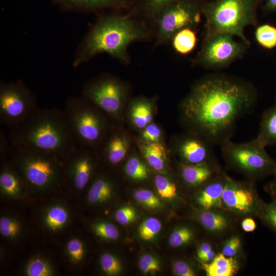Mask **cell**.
<instances>
[{
  "label": "cell",
  "mask_w": 276,
  "mask_h": 276,
  "mask_svg": "<svg viewBox=\"0 0 276 276\" xmlns=\"http://www.w3.org/2000/svg\"><path fill=\"white\" fill-rule=\"evenodd\" d=\"M122 0H52L63 10L84 11L118 5Z\"/></svg>",
  "instance_id": "18"
},
{
  "label": "cell",
  "mask_w": 276,
  "mask_h": 276,
  "mask_svg": "<svg viewBox=\"0 0 276 276\" xmlns=\"http://www.w3.org/2000/svg\"><path fill=\"white\" fill-rule=\"evenodd\" d=\"M257 136L266 147L276 144V103L263 112Z\"/></svg>",
  "instance_id": "19"
},
{
  "label": "cell",
  "mask_w": 276,
  "mask_h": 276,
  "mask_svg": "<svg viewBox=\"0 0 276 276\" xmlns=\"http://www.w3.org/2000/svg\"><path fill=\"white\" fill-rule=\"evenodd\" d=\"M146 35L145 28L129 16L117 14L101 16L79 43L73 65L77 67L103 53L128 62L129 45L144 39Z\"/></svg>",
  "instance_id": "3"
},
{
  "label": "cell",
  "mask_w": 276,
  "mask_h": 276,
  "mask_svg": "<svg viewBox=\"0 0 276 276\" xmlns=\"http://www.w3.org/2000/svg\"><path fill=\"white\" fill-rule=\"evenodd\" d=\"M174 272L179 276H194V269L183 261H176L173 266Z\"/></svg>",
  "instance_id": "44"
},
{
  "label": "cell",
  "mask_w": 276,
  "mask_h": 276,
  "mask_svg": "<svg viewBox=\"0 0 276 276\" xmlns=\"http://www.w3.org/2000/svg\"><path fill=\"white\" fill-rule=\"evenodd\" d=\"M221 146L223 157L231 167L252 177L276 174V161L268 154L265 145L258 136L241 143L230 140Z\"/></svg>",
  "instance_id": "7"
},
{
  "label": "cell",
  "mask_w": 276,
  "mask_h": 276,
  "mask_svg": "<svg viewBox=\"0 0 276 276\" xmlns=\"http://www.w3.org/2000/svg\"><path fill=\"white\" fill-rule=\"evenodd\" d=\"M112 194L110 182L105 178L99 177L91 185L87 193V199L91 203H100L108 200Z\"/></svg>",
  "instance_id": "24"
},
{
  "label": "cell",
  "mask_w": 276,
  "mask_h": 276,
  "mask_svg": "<svg viewBox=\"0 0 276 276\" xmlns=\"http://www.w3.org/2000/svg\"><path fill=\"white\" fill-rule=\"evenodd\" d=\"M66 250L70 259L75 263L81 262L85 255L84 244L78 238H73L68 241Z\"/></svg>",
  "instance_id": "38"
},
{
  "label": "cell",
  "mask_w": 276,
  "mask_h": 276,
  "mask_svg": "<svg viewBox=\"0 0 276 276\" xmlns=\"http://www.w3.org/2000/svg\"><path fill=\"white\" fill-rule=\"evenodd\" d=\"M33 93L21 80L0 82V122L9 130L21 125L37 108Z\"/></svg>",
  "instance_id": "8"
},
{
  "label": "cell",
  "mask_w": 276,
  "mask_h": 276,
  "mask_svg": "<svg viewBox=\"0 0 276 276\" xmlns=\"http://www.w3.org/2000/svg\"><path fill=\"white\" fill-rule=\"evenodd\" d=\"M174 50L180 55L191 52L197 43V36L194 28H185L177 33L171 39Z\"/></svg>",
  "instance_id": "23"
},
{
  "label": "cell",
  "mask_w": 276,
  "mask_h": 276,
  "mask_svg": "<svg viewBox=\"0 0 276 276\" xmlns=\"http://www.w3.org/2000/svg\"><path fill=\"white\" fill-rule=\"evenodd\" d=\"M200 10L193 0H177L159 15L156 44L167 42L179 30L195 28L200 22Z\"/></svg>",
  "instance_id": "10"
},
{
  "label": "cell",
  "mask_w": 276,
  "mask_h": 276,
  "mask_svg": "<svg viewBox=\"0 0 276 276\" xmlns=\"http://www.w3.org/2000/svg\"><path fill=\"white\" fill-rule=\"evenodd\" d=\"M265 9L269 12H276V0H266Z\"/></svg>",
  "instance_id": "48"
},
{
  "label": "cell",
  "mask_w": 276,
  "mask_h": 276,
  "mask_svg": "<svg viewBox=\"0 0 276 276\" xmlns=\"http://www.w3.org/2000/svg\"><path fill=\"white\" fill-rule=\"evenodd\" d=\"M20 225L15 219L9 217H3L0 219V233L7 238L13 239L20 233Z\"/></svg>",
  "instance_id": "36"
},
{
  "label": "cell",
  "mask_w": 276,
  "mask_h": 276,
  "mask_svg": "<svg viewBox=\"0 0 276 276\" xmlns=\"http://www.w3.org/2000/svg\"><path fill=\"white\" fill-rule=\"evenodd\" d=\"M199 219L202 226L211 232H219L227 225L226 218L221 214L205 210L199 215Z\"/></svg>",
  "instance_id": "27"
},
{
  "label": "cell",
  "mask_w": 276,
  "mask_h": 276,
  "mask_svg": "<svg viewBox=\"0 0 276 276\" xmlns=\"http://www.w3.org/2000/svg\"><path fill=\"white\" fill-rule=\"evenodd\" d=\"M25 273L28 276H50L53 274V270L45 260L34 258L28 264Z\"/></svg>",
  "instance_id": "32"
},
{
  "label": "cell",
  "mask_w": 276,
  "mask_h": 276,
  "mask_svg": "<svg viewBox=\"0 0 276 276\" xmlns=\"http://www.w3.org/2000/svg\"><path fill=\"white\" fill-rule=\"evenodd\" d=\"M212 249V247L210 244L208 243H202L197 249V254L198 257L200 259Z\"/></svg>",
  "instance_id": "47"
},
{
  "label": "cell",
  "mask_w": 276,
  "mask_h": 276,
  "mask_svg": "<svg viewBox=\"0 0 276 276\" xmlns=\"http://www.w3.org/2000/svg\"><path fill=\"white\" fill-rule=\"evenodd\" d=\"M265 218L268 224L276 231V200L266 209Z\"/></svg>",
  "instance_id": "45"
},
{
  "label": "cell",
  "mask_w": 276,
  "mask_h": 276,
  "mask_svg": "<svg viewBox=\"0 0 276 276\" xmlns=\"http://www.w3.org/2000/svg\"><path fill=\"white\" fill-rule=\"evenodd\" d=\"M125 172L131 178L136 180H143L148 178V171L146 165L137 157L133 156L127 161Z\"/></svg>",
  "instance_id": "29"
},
{
  "label": "cell",
  "mask_w": 276,
  "mask_h": 276,
  "mask_svg": "<svg viewBox=\"0 0 276 276\" xmlns=\"http://www.w3.org/2000/svg\"><path fill=\"white\" fill-rule=\"evenodd\" d=\"M91 151L78 147L63 163V181L65 178L76 190H83L90 180L94 169Z\"/></svg>",
  "instance_id": "12"
},
{
  "label": "cell",
  "mask_w": 276,
  "mask_h": 276,
  "mask_svg": "<svg viewBox=\"0 0 276 276\" xmlns=\"http://www.w3.org/2000/svg\"><path fill=\"white\" fill-rule=\"evenodd\" d=\"M177 0H145L148 11L152 15H160L167 7Z\"/></svg>",
  "instance_id": "41"
},
{
  "label": "cell",
  "mask_w": 276,
  "mask_h": 276,
  "mask_svg": "<svg viewBox=\"0 0 276 276\" xmlns=\"http://www.w3.org/2000/svg\"><path fill=\"white\" fill-rule=\"evenodd\" d=\"M128 149V145L125 139L115 134L109 137L104 145L103 156L109 164L116 165L124 158Z\"/></svg>",
  "instance_id": "20"
},
{
  "label": "cell",
  "mask_w": 276,
  "mask_h": 276,
  "mask_svg": "<svg viewBox=\"0 0 276 276\" xmlns=\"http://www.w3.org/2000/svg\"><path fill=\"white\" fill-rule=\"evenodd\" d=\"M9 156L27 187L32 190L52 189L63 181L64 162L54 156L12 146Z\"/></svg>",
  "instance_id": "5"
},
{
  "label": "cell",
  "mask_w": 276,
  "mask_h": 276,
  "mask_svg": "<svg viewBox=\"0 0 276 276\" xmlns=\"http://www.w3.org/2000/svg\"><path fill=\"white\" fill-rule=\"evenodd\" d=\"M271 189L273 192L276 195V178L273 182L271 183Z\"/></svg>",
  "instance_id": "50"
},
{
  "label": "cell",
  "mask_w": 276,
  "mask_h": 276,
  "mask_svg": "<svg viewBox=\"0 0 276 276\" xmlns=\"http://www.w3.org/2000/svg\"><path fill=\"white\" fill-rule=\"evenodd\" d=\"M68 213L63 206L56 205L50 207L44 215V223L52 231L62 228L68 220Z\"/></svg>",
  "instance_id": "26"
},
{
  "label": "cell",
  "mask_w": 276,
  "mask_h": 276,
  "mask_svg": "<svg viewBox=\"0 0 276 276\" xmlns=\"http://www.w3.org/2000/svg\"><path fill=\"white\" fill-rule=\"evenodd\" d=\"M97 236L106 240H114L118 238L119 232L117 227L107 222H99L93 226Z\"/></svg>",
  "instance_id": "35"
},
{
  "label": "cell",
  "mask_w": 276,
  "mask_h": 276,
  "mask_svg": "<svg viewBox=\"0 0 276 276\" xmlns=\"http://www.w3.org/2000/svg\"><path fill=\"white\" fill-rule=\"evenodd\" d=\"M63 111L78 147L91 150L97 147L106 130L102 111L82 96H73L67 98Z\"/></svg>",
  "instance_id": "6"
},
{
  "label": "cell",
  "mask_w": 276,
  "mask_h": 276,
  "mask_svg": "<svg viewBox=\"0 0 276 276\" xmlns=\"http://www.w3.org/2000/svg\"><path fill=\"white\" fill-rule=\"evenodd\" d=\"M81 96L104 113L116 117L122 108L124 91L117 80L106 77L85 84Z\"/></svg>",
  "instance_id": "11"
},
{
  "label": "cell",
  "mask_w": 276,
  "mask_h": 276,
  "mask_svg": "<svg viewBox=\"0 0 276 276\" xmlns=\"http://www.w3.org/2000/svg\"><path fill=\"white\" fill-rule=\"evenodd\" d=\"M203 267L208 276H232L237 270V263L233 257L219 254Z\"/></svg>",
  "instance_id": "21"
},
{
  "label": "cell",
  "mask_w": 276,
  "mask_h": 276,
  "mask_svg": "<svg viewBox=\"0 0 276 276\" xmlns=\"http://www.w3.org/2000/svg\"><path fill=\"white\" fill-rule=\"evenodd\" d=\"M242 229L246 232H253L256 228V224L255 221L251 218L244 219L242 223Z\"/></svg>",
  "instance_id": "46"
},
{
  "label": "cell",
  "mask_w": 276,
  "mask_h": 276,
  "mask_svg": "<svg viewBox=\"0 0 276 276\" xmlns=\"http://www.w3.org/2000/svg\"><path fill=\"white\" fill-rule=\"evenodd\" d=\"M254 195L249 185L228 178L223 191L222 202L232 210L246 213L255 206Z\"/></svg>",
  "instance_id": "13"
},
{
  "label": "cell",
  "mask_w": 276,
  "mask_h": 276,
  "mask_svg": "<svg viewBox=\"0 0 276 276\" xmlns=\"http://www.w3.org/2000/svg\"><path fill=\"white\" fill-rule=\"evenodd\" d=\"M162 228L160 221L154 217L145 219L139 226V234L144 241H150L155 238Z\"/></svg>",
  "instance_id": "30"
},
{
  "label": "cell",
  "mask_w": 276,
  "mask_h": 276,
  "mask_svg": "<svg viewBox=\"0 0 276 276\" xmlns=\"http://www.w3.org/2000/svg\"><path fill=\"white\" fill-rule=\"evenodd\" d=\"M260 0H215L202 9L205 18V38L228 33L249 45L244 29L257 22L256 10Z\"/></svg>",
  "instance_id": "4"
},
{
  "label": "cell",
  "mask_w": 276,
  "mask_h": 276,
  "mask_svg": "<svg viewBox=\"0 0 276 276\" xmlns=\"http://www.w3.org/2000/svg\"><path fill=\"white\" fill-rule=\"evenodd\" d=\"M241 246V241L237 237H232L224 244L222 254L228 257H234L238 252Z\"/></svg>",
  "instance_id": "43"
},
{
  "label": "cell",
  "mask_w": 276,
  "mask_h": 276,
  "mask_svg": "<svg viewBox=\"0 0 276 276\" xmlns=\"http://www.w3.org/2000/svg\"><path fill=\"white\" fill-rule=\"evenodd\" d=\"M12 147L45 153L64 162L78 148L63 110L38 108L17 128L9 130Z\"/></svg>",
  "instance_id": "2"
},
{
  "label": "cell",
  "mask_w": 276,
  "mask_h": 276,
  "mask_svg": "<svg viewBox=\"0 0 276 276\" xmlns=\"http://www.w3.org/2000/svg\"><path fill=\"white\" fill-rule=\"evenodd\" d=\"M257 42L262 47L272 49L276 47V27L270 24L258 26L255 33Z\"/></svg>",
  "instance_id": "28"
},
{
  "label": "cell",
  "mask_w": 276,
  "mask_h": 276,
  "mask_svg": "<svg viewBox=\"0 0 276 276\" xmlns=\"http://www.w3.org/2000/svg\"><path fill=\"white\" fill-rule=\"evenodd\" d=\"M193 238L192 231L187 227H181L175 229L169 238V244L173 247H178L185 245Z\"/></svg>",
  "instance_id": "37"
},
{
  "label": "cell",
  "mask_w": 276,
  "mask_h": 276,
  "mask_svg": "<svg viewBox=\"0 0 276 276\" xmlns=\"http://www.w3.org/2000/svg\"><path fill=\"white\" fill-rule=\"evenodd\" d=\"M275 101H276V98H275Z\"/></svg>",
  "instance_id": "51"
},
{
  "label": "cell",
  "mask_w": 276,
  "mask_h": 276,
  "mask_svg": "<svg viewBox=\"0 0 276 276\" xmlns=\"http://www.w3.org/2000/svg\"><path fill=\"white\" fill-rule=\"evenodd\" d=\"M140 270L144 273L158 271L160 269L159 262L153 256L149 254L143 255L139 263Z\"/></svg>",
  "instance_id": "40"
},
{
  "label": "cell",
  "mask_w": 276,
  "mask_h": 276,
  "mask_svg": "<svg viewBox=\"0 0 276 276\" xmlns=\"http://www.w3.org/2000/svg\"><path fill=\"white\" fill-rule=\"evenodd\" d=\"M161 135L160 129L154 123H150L146 126L142 133V137L147 142H158Z\"/></svg>",
  "instance_id": "42"
},
{
  "label": "cell",
  "mask_w": 276,
  "mask_h": 276,
  "mask_svg": "<svg viewBox=\"0 0 276 276\" xmlns=\"http://www.w3.org/2000/svg\"><path fill=\"white\" fill-rule=\"evenodd\" d=\"M143 154L150 166L156 171L164 169L166 159V149L158 142H147L142 146Z\"/></svg>",
  "instance_id": "22"
},
{
  "label": "cell",
  "mask_w": 276,
  "mask_h": 276,
  "mask_svg": "<svg viewBox=\"0 0 276 276\" xmlns=\"http://www.w3.org/2000/svg\"><path fill=\"white\" fill-rule=\"evenodd\" d=\"M154 182L158 193L162 198L172 199L176 196L177 190L175 183L166 177L157 174L154 178Z\"/></svg>",
  "instance_id": "31"
},
{
  "label": "cell",
  "mask_w": 276,
  "mask_h": 276,
  "mask_svg": "<svg viewBox=\"0 0 276 276\" xmlns=\"http://www.w3.org/2000/svg\"><path fill=\"white\" fill-rule=\"evenodd\" d=\"M228 33L218 34L204 38L203 46L194 63L203 67L218 70L227 66L244 55L248 45L236 41Z\"/></svg>",
  "instance_id": "9"
},
{
  "label": "cell",
  "mask_w": 276,
  "mask_h": 276,
  "mask_svg": "<svg viewBox=\"0 0 276 276\" xmlns=\"http://www.w3.org/2000/svg\"><path fill=\"white\" fill-rule=\"evenodd\" d=\"M180 174L184 181L193 187L208 182L218 175L214 163L182 164Z\"/></svg>",
  "instance_id": "16"
},
{
  "label": "cell",
  "mask_w": 276,
  "mask_h": 276,
  "mask_svg": "<svg viewBox=\"0 0 276 276\" xmlns=\"http://www.w3.org/2000/svg\"><path fill=\"white\" fill-rule=\"evenodd\" d=\"M134 196L137 202L150 209H158L162 205L159 198L152 191L147 189L136 190Z\"/></svg>",
  "instance_id": "34"
},
{
  "label": "cell",
  "mask_w": 276,
  "mask_h": 276,
  "mask_svg": "<svg viewBox=\"0 0 276 276\" xmlns=\"http://www.w3.org/2000/svg\"><path fill=\"white\" fill-rule=\"evenodd\" d=\"M214 145L199 135L186 137L178 146L177 150L186 164L214 163Z\"/></svg>",
  "instance_id": "14"
},
{
  "label": "cell",
  "mask_w": 276,
  "mask_h": 276,
  "mask_svg": "<svg viewBox=\"0 0 276 276\" xmlns=\"http://www.w3.org/2000/svg\"><path fill=\"white\" fill-rule=\"evenodd\" d=\"M136 218L135 209L130 206H125L118 209L115 212V218L121 225H127L133 222Z\"/></svg>",
  "instance_id": "39"
},
{
  "label": "cell",
  "mask_w": 276,
  "mask_h": 276,
  "mask_svg": "<svg viewBox=\"0 0 276 276\" xmlns=\"http://www.w3.org/2000/svg\"><path fill=\"white\" fill-rule=\"evenodd\" d=\"M9 156L1 158L3 165L0 174V188L5 195L16 198L22 194L27 186L10 158V161L8 160Z\"/></svg>",
  "instance_id": "15"
},
{
  "label": "cell",
  "mask_w": 276,
  "mask_h": 276,
  "mask_svg": "<svg viewBox=\"0 0 276 276\" xmlns=\"http://www.w3.org/2000/svg\"><path fill=\"white\" fill-rule=\"evenodd\" d=\"M215 252L213 249L205 254L204 256L200 258L203 262H211L215 257Z\"/></svg>",
  "instance_id": "49"
},
{
  "label": "cell",
  "mask_w": 276,
  "mask_h": 276,
  "mask_svg": "<svg viewBox=\"0 0 276 276\" xmlns=\"http://www.w3.org/2000/svg\"><path fill=\"white\" fill-rule=\"evenodd\" d=\"M101 267L107 275H116L122 270V265L118 259L110 253H104L100 259Z\"/></svg>",
  "instance_id": "33"
},
{
  "label": "cell",
  "mask_w": 276,
  "mask_h": 276,
  "mask_svg": "<svg viewBox=\"0 0 276 276\" xmlns=\"http://www.w3.org/2000/svg\"><path fill=\"white\" fill-rule=\"evenodd\" d=\"M256 91L249 83L212 75L195 84L182 105L186 121L213 145L230 140L237 122L255 108Z\"/></svg>",
  "instance_id": "1"
},
{
  "label": "cell",
  "mask_w": 276,
  "mask_h": 276,
  "mask_svg": "<svg viewBox=\"0 0 276 276\" xmlns=\"http://www.w3.org/2000/svg\"><path fill=\"white\" fill-rule=\"evenodd\" d=\"M131 118L134 125L140 128H144L152 120V110L151 103L146 100H139L132 105Z\"/></svg>",
  "instance_id": "25"
},
{
  "label": "cell",
  "mask_w": 276,
  "mask_h": 276,
  "mask_svg": "<svg viewBox=\"0 0 276 276\" xmlns=\"http://www.w3.org/2000/svg\"><path fill=\"white\" fill-rule=\"evenodd\" d=\"M228 178L224 174L217 175L208 182L197 197V202L202 208L209 210L221 205L223 191Z\"/></svg>",
  "instance_id": "17"
}]
</instances>
